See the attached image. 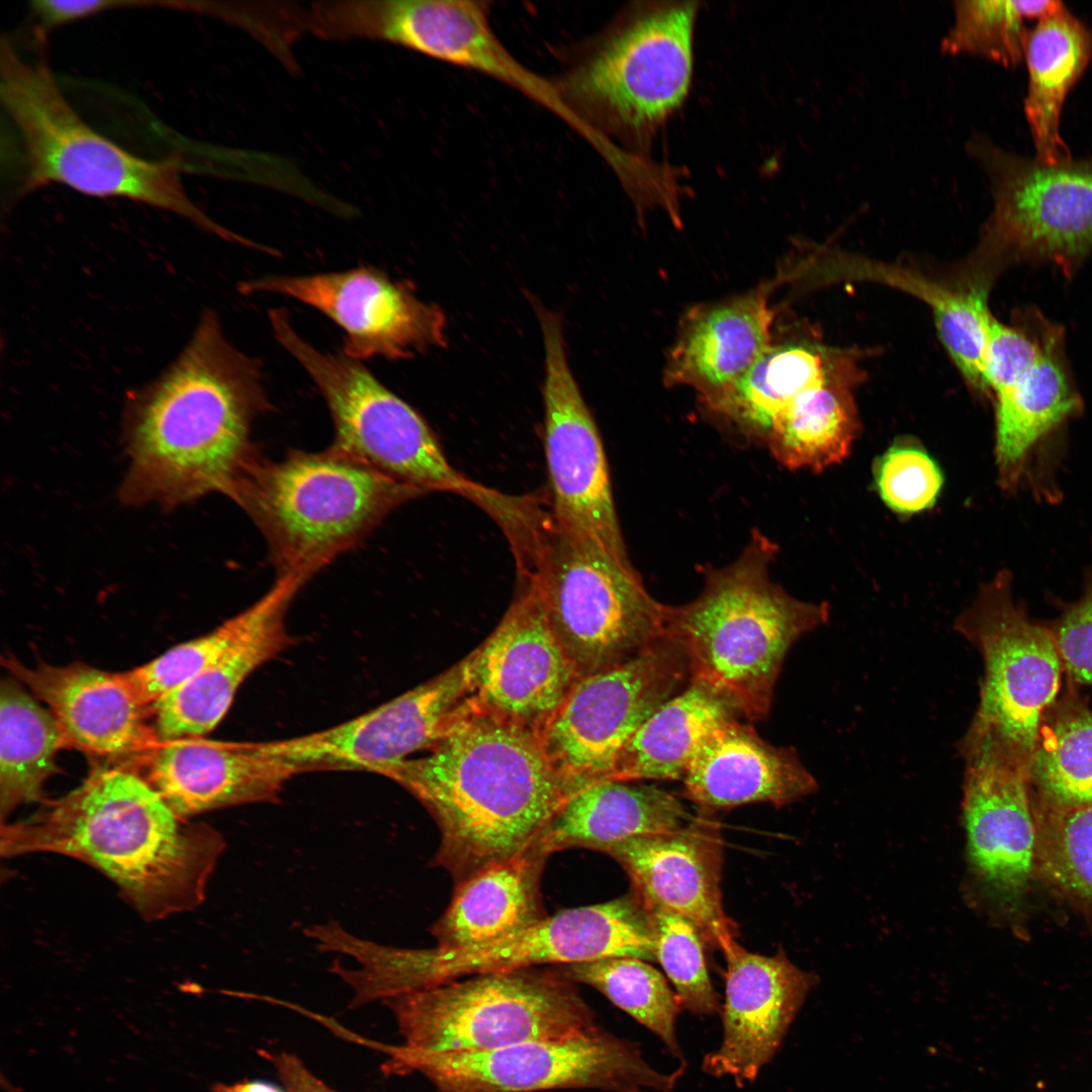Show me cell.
<instances>
[{
  "instance_id": "obj_18",
  "label": "cell",
  "mask_w": 1092,
  "mask_h": 1092,
  "mask_svg": "<svg viewBox=\"0 0 1092 1092\" xmlns=\"http://www.w3.org/2000/svg\"><path fill=\"white\" fill-rule=\"evenodd\" d=\"M962 811L971 870L985 892L1011 909L1035 873L1036 819L1028 767L985 737L963 735Z\"/></svg>"
},
{
  "instance_id": "obj_41",
  "label": "cell",
  "mask_w": 1092,
  "mask_h": 1092,
  "mask_svg": "<svg viewBox=\"0 0 1092 1092\" xmlns=\"http://www.w3.org/2000/svg\"><path fill=\"white\" fill-rule=\"evenodd\" d=\"M1034 812L1036 877L1092 909V805L1065 810L1034 805Z\"/></svg>"
},
{
  "instance_id": "obj_44",
  "label": "cell",
  "mask_w": 1092,
  "mask_h": 1092,
  "mask_svg": "<svg viewBox=\"0 0 1092 1092\" xmlns=\"http://www.w3.org/2000/svg\"><path fill=\"white\" fill-rule=\"evenodd\" d=\"M236 630L235 616L210 632L178 644L153 660L125 671L142 702L151 706L204 669Z\"/></svg>"
},
{
  "instance_id": "obj_2",
  "label": "cell",
  "mask_w": 1092,
  "mask_h": 1092,
  "mask_svg": "<svg viewBox=\"0 0 1092 1092\" xmlns=\"http://www.w3.org/2000/svg\"><path fill=\"white\" fill-rule=\"evenodd\" d=\"M226 846L206 823L178 816L138 772L96 768L32 816L1 824V855L63 854L109 878L145 919L200 906Z\"/></svg>"
},
{
  "instance_id": "obj_46",
  "label": "cell",
  "mask_w": 1092,
  "mask_h": 1092,
  "mask_svg": "<svg viewBox=\"0 0 1092 1092\" xmlns=\"http://www.w3.org/2000/svg\"><path fill=\"white\" fill-rule=\"evenodd\" d=\"M1045 625L1067 680L1092 686V564L1085 573L1081 596L1062 607L1059 616Z\"/></svg>"
},
{
  "instance_id": "obj_22",
  "label": "cell",
  "mask_w": 1092,
  "mask_h": 1092,
  "mask_svg": "<svg viewBox=\"0 0 1092 1092\" xmlns=\"http://www.w3.org/2000/svg\"><path fill=\"white\" fill-rule=\"evenodd\" d=\"M722 952L727 966L723 1036L719 1048L704 1057L702 1069L744 1087L772 1060L818 979L782 948L763 956L735 940Z\"/></svg>"
},
{
  "instance_id": "obj_39",
  "label": "cell",
  "mask_w": 1092,
  "mask_h": 1092,
  "mask_svg": "<svg viewBox=\"0 0 1092 1092\" xmlns=\"http://www.w3.org/2000/svg\"><path fill=\"white\" fill-rule=\"evenodd\" d=\"M575 984L593 987L656 1035L686 1065L675 1022L682 1010L665 978L646 961L612 958L558 966Z\"/></svg>"
},
{
  "instance_id": "obj_7",
  "label": "cell",
  "mask_w": 1092,
  "mask_h": 1092,
  "mask_svg": "<svg viewBox=\"0 0 1092 1092\" xmlns=\"http://www.w3.org/2000/svg\"><path fill=\"white\" fill-rule=\"evenodd\" d=\"M513 528L525 578L579 677L625 663L667 635L668 606L626 564L550 514L522 510Z\"/></svg>"
},
{
  "instance_id": "obj_19",
  "label": "cell",
  "mask_w": 1092,
  "mask_h": 1092,
  "mask_svg": "<svg viewBox=\"0 0 1092 1092\" xmlns=\"http://www.w3.org/2000/svg\"><path fill=\"white\" fill-rule=\"evenodd\" d=\"M241 291L281 294L320 310L343 331L342 353L356 361L412 358L445 343L440 308L372 267L264 276L243 282Z\"/></svg>"
},
{
  "instance_id": "obj_21",
  "label": "cell",
  "mask_w": 1092,
  "mask_h": 1092,
  "mask_svg": "<svg viewBox=\"0 0 1092 1092\" xmlns=\"http://www.w3.org/2000/svg\"><path fill=\"white\" fill-rule=\"evenodd\" d=\"M352 38L387 41L500 80L570 119L558 87L523 67L502 44L484 5L467 0L354 1Z\"/></svg>"
},
{
  "instance_id": "obj_8",
  "label": "cell",
  "mask_w": 1092,
  "mask_h": 1092,
  "mask_svg": "<svg viewBox=\"0 0 1092 1092\" xmlns=\"http://www.w3.org/2000/svg\"><path fill=\"white\" fill-rule=\"evenodd\" d=\"M696 1L626 7L560 82L562 97L646 159L657 132L685 103L693 80Z\"/></svg>"
},
{
  "instance_id": "obj_15",
  "label": "cell",
  "mask_w": 1092,
  "mask_h": 1092,
  "mask_svg": "<svg viewBox=\"0 0 1092 1092\" xmlns=\"http://www.w3.org/2000/svg\"><path fill=\"white\" fill-rule=\"evenodd\" d=\"M612 958L656 961L651 915L633 892L547 915L492 942L456 948H410V983L412 990L418 991L473 975Z\"/></svg>"
},
{
  "instance_id": "obj_45",
  "label": "cell",
  "mask_w": 1092,
  "mask_h": 1092,
  "mask_svg": "<svg viewBox=\"0 0 1092 1092\" xmlns=\"http://www.w3.org/2000/svg\"><path fill=\"white\" fill-rule=\"evenodd\" d=\"M1027 328L1005 325L990 315L984 352V379L993 395L1013 384L1041 355L1054 325L1027 316Z\"/></svg>"
},
{
  "instance_id": "obj_20",
  "label": "cell",
  "mask_w": 1092,
  "mask_h": 1092,
  "mask_svg": "<svg viewBox=\"0 0 1092 1092\" xmlns=\"http://www.w3.org/2000/svg\"><path fill=\"white\" fill-rule=\"evenodd\" d=\"M465 658L472 704L538 734L579 678L529 582Z\"/></svg>"
},
{
  "instance_id": "obj_1",
  "label": "cell",
  "mask_w": 1092,
  "mask_h": 1092,
  "mask_svg": "<svg viewBox=\"0 0 1092 1092\" xmlns=\"http://www.w3.org/2000/svg\"><path fill=\"white\" fill-rule=\"evenodd\" d=\"M269 406L261 364L235 348L217 315L205 310L175 362L127 398L130 464L122 495L168 505L229 496L259 454L252 424Z\"/></svg>"
},
{
  "instance_id": "obj_25",
  "label": "cell",
  "mask_w": 1092,
  "mask_h": 1092,
  "mask_svg": "<svg viewBox=\"0 0 1092 1092\" xmlns=\"http://www.w3.org/2000/svg\"><path fill=\"white\" fill-rule=\"evenodd\" d=\"M306 581L296 575L277 576L263 597L235 616L236 630L221 652L151 706L158 741L198 738L216 727L244 680L291 644L286 614Z\"/></svg>"
},
{
  "instance_id": "obj_17",
  "label": "cell",
  "mask_w": 1092,
  "mask_h": 1092,
  "mask_svg": "<svg viewBox=\"0 0 1092 1092\" xmlns=\"http://www.w3.org/2000/svg\"><path fill=\"white\" fill-rule=\"evenodd\" d=\"M472 708L466 658L404 694L339 725L297 737L254 743L295 774L362 770L429 750Z\"/></svg>"
},
{
  "instance_id": "obj_34",
  "label": "cell",
  "mask_w": 1092,
  "mask_h": 1092,
  "mask_svg": "<svg viewBox=\"0 0 1092 1092\" xmlns=\"http://www.w3.org/2000/svg\"><path fill=\"white\" fill-rule=\"evenodd\" d=\"M735 717L739 716L721 698L690 681L633 733L608 780L682 781L705 738L718 725Z\"/></svg>"
},
{
  "instance_id": "obj_47",
  "label": "cell",
  "mask_w": 1092,
  "mask_h": 1092,
  "mask_svg": "<svg viewBox=\"0 0 1092 1092\" xmlns=\"http://www.w3.org/2000/svg\"><path fill=\"white\" fill-rule=\"evenodd\" d=\"M265 1058L273 1064L286 1090L290 1092H337L313 1076L293 1055L265 1052Z\"/></svg>"
},
{
  "instance_id": "obj_9",
  "label": "cell",
  "mask_w": 1092,
  "mask_h": 1092,
  "mask_svg": "<svg viewBox=\"0 0 1092 1092\" xmlns=\"http://www.w3.org/2000/svg\"><path fill=\"white\" fill-rule=\"evenodd\" d=\"M400 1044L427 1052L494 1050L596 1028L576 984L558 966L473 975L384 1001Z\"/></svg>"
},
{
  "instance_id": "obj_42",
  "label": "cell",
  "mask_w": 1092,
  "mask_h": 1092,
  "mask_svg": "<svg viewBox=\"0 0 1092 1092\" xmlns=\"http://www.w3.org/2000/svg\"><path fill=\"white\" fill-rule=\"evenodd\" d=\"M655 932V958L673 986L682 1010L698 1016L720 1013L718 994L709 976L703 938L684 916L646 904Z\"/></svg>"
},
{
  "instance_id": "obj_23",
  "label": "cell",
  "mask_w": 1092,
  "mask_h": 1092,
  "mask_svg": "<svg viewBox=\"0 0 1092 1092\" xmlns=\"http://www.w3.org/2000/svg\"><path fill=\"white\" fill-rule=\"evenodd\" d=\"M706 814L675 830L631 837L602 852L618 861L644 903L684 916L703 940L723 951L736 940V927L722 903L721 833Z\"/></svg>"
},
{
  "instance_id": "obj_3",
  "label": "cell",
  "mask_w": 1092,
  "mask_h": 1092,
  "mask_svg": "<svg viewBox=\"0 0 1092 1092\" xmlns=\"http://www.w3.org/2000/svg\"><path fill=\"white\" fill-rule=\"evenodd\" d=\"M374 774L407 790L434 818V861L455 885L529 848L568 798L537 732L474 705L428 754Z\"/></svg>"
},
{
  "instance_id": "obj_24",
  "label": "cell",
  "mask_w": 1092,
  "mask_h": 1092,
  "mask_svg": "<svg viewBox=\"0 0 1092 1092\" xmlns=\"http://www.w3.org/2000/svg\"><path fill=\"white\" fill-rule=\"evenodd\" d=\"M995 465L1006 493L1059 495L1054 464L1060 432L1083 408L1063 355V332L1053 326L1039 358L1013 384L994 394Z\"/></svg>"
},
{
  "instance_id": "obj_35",
  "label": "cell",
  "mask_w": 1092,
  "mask_h": 1092,
  "mask_svg": "<svg viewBox=\"0 0 1092 1092\" xmlns=\"http://www.w3.org/2000/svg\"><path fill=\"white\" fill-rule=\"evenodd\" d=\"M857 371L852 364L793 399L775 419L765 443L788 469L820 472L850 453L859 431L851 392Z\"/></svg>"
},
{
  "instance_id": "obj_27",
  "label": "cell",
  "mask_w": 1092,
  "mask_h": 1092,
  "mask_svg": "<svg viewBox=\"0 0 1092 1092\" xmlns=\"http://www.w3.org/2000/svg\"><path fill=\"white\" fill-rule=\"evenodd\" d=\"M141 776L184 819L253 803H275L295 776L252 743L187 738L158 741L145 751Z\"/></svg>"
},
{
  "instance_id": "obj_29",
  "label": "cell",
  "mask_w": 1092,
  "mask_h": 1092,
  "mask_svg": "<svg viewBox=\"0 0 1092 1092\" xmlns=\"http://www.w3.org/2000/svg\"><path fill=\"white\" fill-rule=\"evenodd\" d=\"M768 287L692 311L669 355L665 381L705 399L737 380L771 345Z\"/></svg>"
},
{
  "instance_id": "obj_26",
  "label": "cell",
  "mask_w": 1092,
  "mask_h": 1092,
  "mask_svg": "<svg viewBox=\"0 0 1092 1092\" xmlns=\"http://www.w3.org/2000/svg\"><path fill=\"white\" fill-rule=\"evenodd\" d=\"M14 678L47 704L66 746L89 753L121 756L144 752L158 739L149 724L151 709L130 684L126 672H111L74 662L27 666L3 657Z\"/></svg>"
},
{
  "instance_id": "obj_43",
  "label": "cell",
  "mask_w": 1092,
  "mask_h": 1092,
  "mask_svg": "<svg viewBox=\"0 0 1092 1092\" xmlns=\"http://www.w3.org/2000/svg\"><path fill=\"white\" fill-rule=\"evenodd\" d=\"M874 477L884 504L901 515L930 509L943 484L942 473L914 439L897 440L876 461Z\"/></svg>"
},
{
  "instance_id": "obj_28",
  "label": "cell",
  "mask_w": 1092,
  "mask_h": 1092,
  "mask_svg": "<svg viewBox=\"0 0 1092 1092\" xmlns=\"http://www.w3.org/2000/svg\"><path fill=\"white\" fill-rule=\"evenodd\" d=\"M682 783L685 796L704 813L749 803L782 807L818 788L793 747L768 743L737 717L705 738Z\"/></svg>"
},
{
  "instance_id": "obj_12",
  "label": "cell",
  "mask_w": 1092,
  "mask_h": 1092,
  "mask_svg": "<svg viewBox=\"0 0 1092 1092\" xmlns=\"http://www.w3.org/2000/svg\"><path fill=\"white\" fill-rule=\"evenodd\" d=\"M1002 569L954 620L981 655L979 702L965 734L986 737L1027 767L1046 711L1061 694L1064 668L1045 624L1014 599Z\"/></svg>"
},
{
  "instance_id": "obj_6",
  "label": "cell",
  "mask_w": 1092,
  "mask_h": 1092,
  "mask_svg": "<svg viewBox=\"0 0 1092 1092\" xmlns=\"http://www.w3.org/2000/svg\"><path fill=\"white\" fill-rule=\"evenodd\" d=\"M424 493L330 447L280 461L258 454L229 496L265 537L277 576L309 579Z\"/></svg>"
},
{
  "instance_id": "obj_10",
  "label": "cell",
  "mask_w": 1092,
  "mask_h": 1092,
  "mask_svg": "<svg viewBox=\"0 0 1092 1092\" xmlns=\"http://www.w3.org/2000/svg\"><path fill=\"white\" fill-rule=\"evenodd\" d=\"M277 342L321 391L332 416V448L426 493L451 491L478 502L484 488L458 472L423 417L360 362L322 352L302 339L283 308L269 311Z\"/></svg>"
},
{
  "instance_id": "obj_13",
  "label": "cell",
  "mask_w": 1092,
  "mask_h": 1092,
  "mask_svg": "<svg viewBox=\"0 0 1092 1092\" xmlns=\"http://www.w3.org/2000/svg\"><path fill=\"white\" fill-rule=\"evenodd\" d=\"M688 678L684 651L668 634L625 663L579 677L539 733L568 797L608 780L633 733Z\"/></svg>"
},
{
  "instance_id": "obj_37",
  "label": "cell",
  "mask_w": 1092,
  "mask_h": 1092,
  "mask_svg": "<svg viewBox=\"0 0 1092 1092\" xmlns=\"http://www.w3.org/2000/svg\"><path fill=\"white\" fill-rule=\"evenodd\" d=\"M66 746L49 709L16 678L0 684V816L1 824L21 805L41 800L43 786L56 770V757Z\"/></svg>"
},
{
  "instance_id": "obj_32",
  "label": "cell",
  "mask_w": 1092,
  "mask_h": 1092,
  "mask_svg": "<svg viewBox=\"0 0 1092 1092\" xmlns=\"http://www.w3.org/2000/svg\"><path fill=\"white\" fill-rule=\"evenodd\" d=\"M1092 60V29L1064 4L1029 28L1024 113L1035 151L1049 164L1072 159L1061 134L1066 98Z\"/></svg>"
},
{
  "instance_id": "obj_31",
  "label": "cell",
  "mask_w": 1092,
  "mask_h": 1092,
  "mask_svg": "<svg viewBox=\"0 0 1092 1092\" xmlns=\"http://www.w3.org/2000/svg\"><path fill=\"white\" fill-rule=\"evenodd\" d=\"M547 858L530 846L456 884L450 904L430 929L437 946L492 942L545 918L540 883Z\"/></svg>"
},
{
  "instance_id": "obj_36",
  "label": "cell",
  "mask_w": 1092,
  "mask_h": 1092,
  "mask_svg": "<svg viewBox=\"0 0 1092 1092\" xmlns=\"http://www.w3.org/2000/svg\"><path fill=\"white\" fill-rule=\"evenodd\" d=\"M1028 776L1035 806L1092 805V707L1069 680L1042 719Z\"/></svg>"
},
{
  "instance_id": "obj_16",
  "label": "cell",
  "mask_w": 1092,
  "mask_h": 1092,
  "mask_svg": "<svg viewBox=\"0 0 1092 1092\" xmlns=\"http://www.w3.org/2000/svg\"><path fill=\"white\" fill-rule=\"evenodd\" d=\"M545 351L544 448L551 515L564 528L631 564L596 422L570 370L560 317L536 305Z\"/></svg>"
},
{
  "instance_id": "obj_33",
  "label": "cell",
  "mask_w": 1092,
  "mask_h": 1092,
  "mask_svg": "<svg viewBox=\"0 0 1092 1092\" xmlns=\"http://www.w3.org/2000/svg\"><path fill=\"white\" fill-rule=\"evenodd\" d=\"M804 344L770 345L732 384L702 399L744 437L765 443L776 417L802 392L850 364Z\"/></svg>"
},
{
  "instance_id": "obj_4",
  "label": "cell",
  "mask_w": 1092,
  "mask_h": 1092,
  "mask_svg": "<svg viewBox=\"0 0 1092 1092\" xmlns=\"http://www.w3.org/2000/svg\"><path fill=\"white\" fill-rule=\"evenodd\" d=\"M777 553V545L753 530L734 561L703 568L695 600L668 606L667 633L684 651L690 681L748 720L766 717L788 651L830 615L826 602L800 601L771 579Z\"/></svg>"
},
{
  "instance_id": "obj_38",
  "label": "cell",
  "mask_w": 1092,
  "mask_h": 1092,
  "mask_svg": "<svg viewBox=\"0 0 1092 1092\" xmlns=\"http://www.w3.org/2000/svg\"><path fill=\"white\" fill-rule=\"evenodd\" d=\"M850 269L848 277L871 278L895 285L924 300L932 309L938 336L954 364L971 386L983 379V360L987 323L991 312L987 290L977 287L968 292L949 290L924 277L905 270L867 262Z\"/></svg>"
},
{
  "instance_id": "obj_30",
  "label": "cell",
  "mask_w": 1092,
  "mask_h": 1092,
  "mask_svg": "<svg viewBox=\"0 0 1092 1092\" xmlns=\"http://www.w3.org/2000/svg\"><path fill=\"white\" fill-rule=\"evenodd\" d=\"M693 817L664 790L606 780L570 795L531 846L547 857L571 847L602 851L631 837L675 830Z\"/></svg>"
},
{
  "instance_id": "obj_5",
  "label": "cell",
  "mask_w": 1092,
  "mask_h": 1092,
  "mask_svg": "<svg viewBox=\"0 0 1092 1092\" xmlns=\"http://www.w3.org/2000/svg\"><path fill=\"white\" fill-rule=\"evenodd\" d=\"M0 80L2 105L24 150L20 194L59 184L88 196L125 198L243 242L189 198L176 158L143 159L101 135L68 102L47 62L23 59L6 38L0 47Z\"/></svg>"
},
{
  "instance_id": "obj_48",
  "label": "cell",
  "mask_w": 1092,
  "mask_h": 1092,
  "mask_svg": "<svg viewBox=\"0 0 1092 1092\" xmlns=\"http://www.w3.org/2000/svg\"><path fill=\"white\" fill-rule=\"evenodd\" d=\"M212 1092H290L263 1081H242L233 1084L216 1083Z\"/></svg>"
},
{
  "instance_id": "obj_11",
  "label": "cell",
  "mask_w": 1092,
  "mask_h": 1092,
  "mask_svg": "<svg viewBox=\"0 0 1092 1092\" xmlns=\"http://www.w3.org/2000/svg\"><path fill=\"white\" fill-rule=\"evenodd\" d=\"M386 1054L388 1071L420 1074L434 1092H671L686 1069L661 1072L636 1043L599 1026L487 1051L427 1052L398 1044L387 1046Z\"/></svg>"
},
{
  "instance_id": "obj_40",
  "label": "cell",
  "mask_w": 1092,
  "mask_h": 1092,
  "mask_svg": "<svg viewBox=\"0 0 1092 1092\" xmlns=\"http://www.w3.org/2000/svg\"><path fill=\"white\" fill-rule=\"evenodd\" d=\"M1057 0H970L954 2V22L940 49L946 55H972L1006 67L1023 62L1029 28L1059 8Z\"/></svg>"
},
{
  "instance_id": "obj_14",
  "label": "cell",
  "mask_w": 1092,
  "mask_h": 1092,
  "mask_svg": "<svg viewBox=\"0 0 1092 1092\" xmlns=\"http://www.w3.org/2000/svg\"><path fill=\"white\" fill-rule=\"evenodd\" d=\"M967 153L988 177L994 209L986 243L1011 261L1052 262L1070 273L1092 251V156L1049 164L983 133Z\"/></svg>"
}]
</instances>
